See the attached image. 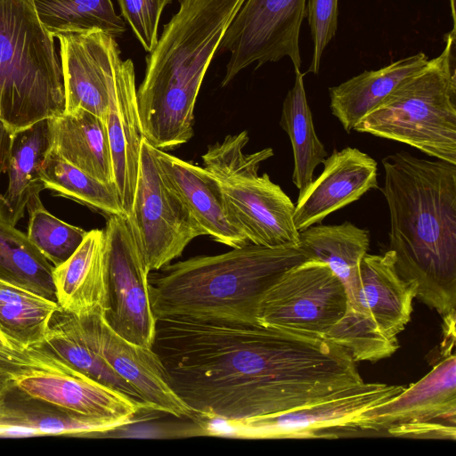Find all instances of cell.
Returning <instances> with one entry per match:
<instances>
[{
    "mask_svg": "<svg viewBox=\"0 0 456 456\" xmlns=\"http://www.w3.org/2000/svg\"><path fill=\"white\" fill-rule=\"evenodd\" d=\"M342 281L320 261L307 259L285 273L265 294L261 325L324 338L346 311Z\"/></svg>",
    "mask_w": 456,
    "mask_h": 456,
    "instance_id": "cell-11",
    "label": "cell"
},
{
    "mask_svg": "<svg viewBox=\"0 0 456 456\" xmlns=\"http://www.w3.org/2000/svg\"><path fill=\"white\" fill-rule=\"evenodd\" d=\"M53 265L28 236L0 218V280L56 301Z\"/></svg>",
    "mask_w": 456,
    "mask_h": 456,
    "instance_id": "cell-29",
    "label": "cell"
},
{
    "mask_svg": "<svg viewBox=\"0 0 456 456\" xmlns=\"http://www.w3.org/2000/svg\"><path fill=\"white\" fill-rule=\"evenodd\" d=\"M338 0H307L306 16L313 39V57L308 72L317 74L323 51L336 35Z\"/></svg>",
    "mask_w": 456,
    "mask_h": 456,
    "instance_id": "cell-35",
    "label": "cell"
},
{
    "mask_svg": "<svg viewBox=\"0 0 456 456\" xmlns=\"http://www.w3.org/2000/svg\"><path fill=\"white\" fill-rule=\"evenodd\" d=\"M306 17V0H245L217 48L230 53L221 86H227L239 72L256 62L289 57L300 69L299 33Z\"/></svg>",
    "mask_w": 456,
    "mask_h": 456,
    "instance_id": "cell-12",
    "label": "cell"
},
{
    "mask_svg": "<svg viewBox=\"0 0 456 456\" xmlns=\"http://www.w3.org/2000/svg\"><path fill=\"white\" fill-rule=\"evenodd\" d=\"M37 18L53 37L101 30L114 37L126 30L110 0H32Z\"/></svg>",
    "mask_w": 456,
    "mask_h": 456,
    "instance_id": "cell-30",
    "label": "cell"
},
{
    "mask_svg": "<svg viewBox=\"0 0 456 456\" xmlns=\"http://www.w3.org/2000/svg\"><path fill=\"white\" fill-rule=\"evenodd\" d=\"M456 165L455 27L442 53L403 81L354 127Z\"/></svg>",
    "mask_w": 456,
    "mask_h": 456,
    "instance_id": "cell-6",
    "label": "cell"
},
{
    "mask_svg": "<svg viewBox=\"0 0 456 456\" xmlns=\"http://www.w3.org/2000/svg\"><path fill=\"white\" fill-rule=\"evenodd\" d=\"M56 301L78 318L104 315L109 306V260L104 230L87 232L76 251L53 271Z\"/></svg>",
    "mask_w": 456,
    "mask_h": 456,
    "instance_id": "cell-19",
    "label": "cell"
},
{
    "mask_svg": "<svg viewBox=\"0 0 456 456\" xmlns=\"http://www.w3.org/2000/svg\"><path fill=\"white\" fill-rule=\"evenodd\" d=\"M64 108L53 37L32 0H0V121L14 134Z\"/></svg>",
    "mask_w": 456,
    "mask_h": 456,
    "instance_id": "cell-5",
    "label": "cell"
},
{
    "mask_svg": "<svg viewBox=\"0 0 456 456\" xmlns=\"http://www.w3.org/2000/svg\"><path fill=\"white\" fill-rule=\"evenodd\" d=\"M13 134L0 121V175L8 170Z\"/></svg>",
    "mask_w": 456,
    "mask_h": 456,
    "instance_id": "cell-36",
    "label": "cell"
},
{
    "mask_svg": "<svg viewBox=\"0 0 456 456\" xmlns=\"http://www.w3.org/2000/svg\"><path fill=\"white\" fill-rule=\"evenodd\" d=\"M424 53L403 58L377 70L362 73L329 89L330 110L346 133L375 110L403 81L428 62Z\"/></svg>",
    "mask_w": 456,
    "mask_h": 456,
    "instance_id": "cell-24",
    "label": "cell"
},
{
    "mask_svg": "<svg viewBox=\"0 0 456 456\" xmlns=\"http://www.w3.org/2000/svg\"><path fill=\"white\" fill-rule=\"evenodd\" d=\"M293 87L288 92L282 105L280 125L288 134L293 151L292 182L302 195L313 182L314 171L328 156L318 138L309 108L303 77L295 69Z\"/></svg>",
    "mask_w": 456,
    "mask_h": 456,
    "instance_id": "cell-27",
    "label": "cell"
},
{
    "mask_svg": "<svg viewBox=\"0 0 456 456\" xmlns=\"http://www.w3.org/2000/svg\"><path fill=\"white\" fill-rule=\"evenodd\" d=\"M247 131L227 135L208 147L204 167L215 178L227 215L251 244L265 247L297 246L299 232L293 213L295 204L265 173L261 162L273 155L272 148L245 153Z\"/></svg>",
    "mask_w": 456,
    "mask_h": 456,
    "instance_id": "cell-7",
    "label": "cell"
},
{
    "mask_svg": "<svg viewBox=\"0 0 456 456\" xmlns=\"http://www.w3.org/2000/svg\"><path fill=\"white\" fill-rule=\"evenodd\" d=\"M451 3V8H452V15L453 20V25H455V6H454V0H450Z\"/></svg>",
    "mask_w": 456,
    "mask_h": 456,
    "instance_id": "cell-37",
    "label": "cell"
},
{
    "mask_svg": "<svg viewBox=\"0 0 456 456\" xmlns=\"http://www.w3.org/2000/svg\"><path fill=\"white\" fill-rule=\"evenodd\" d=\"M35 370L78 371L45 346L27 348L0 332V386Z\"/></svg>",
    "mask_w": 456,
    "mask_h": 456,
    "instance_id": "cell-33",
    "label": "cell"
},
{
    "mask_svg": "<svg viewBox=\"0 0 456 456\" xmlns=\"http://www.w3.org/2000/svg\"><path fill=\"white\" fill-rule=\"evenodd\" d=\"M28 212L27 236L53 267L65 262L88 232L53 216L42 203Z\"/></svg>",
    "mask_w": 456,
    "mask_h": 456,
    "instance_id": "cell-32",
    "label": "cell"
},
{
    "mask_svg": "<svg viewBox=\"0 0 456 456\" xmlns=\"http://www.w3.org/2000/svg\"><path fill=\"white\" fill-rule=\"evenodd\" d=\"M305 260L298 246L248 244L169 264L149 274L151 308L157 320L256 324L265 294Z\"/></svg>",
    "mask_w": 456,
    "mask_h": 456,
    "instance_id": "cell-4",
    "label": "cell"
},
{
    "mask_svg": "<svg viewBox=\"0 0 456 456\" xmlns=\"http://www.w3.org/2000/svg\"><path fill=\"white\" fill-rule=\"evenodd\" d=\"M79 319L97 353L135 389L152 411L193 419L191 409L171 387L165 367L152 348L132 343L118 335L104 315Z\"/></svg>",
    "mask_w": 456,
    "mask_h": 456,
    "instance_id": "cell-15",
    "label": "cell"
},
{
    "mask_svg": "<svg viewBox=\"0 0 456 456\" xmlns=\"http://www.w3.org/2000/svg\"><path fill=\"white\" fill-rule=\"evenodd\" d=\"M40 176L45 189L78 201L108 216H126L113 184L92 177L51 150L45 156Z\"/></svg>",
    "mask_w": 456,
    "mask_h": 456,
    "instance_id": "cell-31",
    "label": "cell"
},
{
    "mask_svg": "<svg viewBox=\"0 0 456 456\" xmlns=\"http://www.w3.org/2000/svg\"><path fill=\"white\" fill-rule=\"evenodd\" d=\"M298 239L306 258L326 264L342 281L347 297L357 284L359 265L369 249V231L350 222L314 224L300 231Z\"/></svg>",
    "mask_w": 456,
    "mask_h": 456,
    "instance_id": "cell-25",
    "label": "cell"
},
{
    "mask_svg": "<svg viewBox=\"0 0 456 456\" xmlns=\"http://www.w3.org/2000/svg\"><path fill=\"white\" fill-rule=\"evenodd\" d=\"M322 164V174L295 204L293 220L298 232L378 188L376 160L357 148L333 150Z\"/></svg>",
    "mask_w": 456,
    "mask_h": 456,
    "instance_id": "cell-17",
    "label": "cell"
},
{
    "mask_svg": "<svg viewBox=\"0 0 456 456\" xmlns=\"http://www.w3.org/2000/svg\"><path fill=\"white\" fill-rule=\"evenodd\" d=\"M12 387L71 413L101 420L137 421L145 403L79 371L35 370L17 378Z\"/></svg>",
    "mask_w": 456,
    "mask_h": 456,
    "instance_id": "cell-16",
    "label": "cell"
},
{
    "mask_svg": "<svg viewBox=\"0 0 456 456\" xmlns=\"http://www.w3.org/2000/svg\"><path fill=\"white\" fill-rule=\"evenodd\" d=\"M245 0H179L146 57L136 89L144 139L161 151L193 136L194 108L205 74Z\"/></svg>",
    "mask_w": 456,
    "mask_h": 456,
    "instance_id": "cell-3",
    "label": "cell"
},
{
    "mask_svg": "<svg viewBox=\"0 0 456 456\" xmlns=\"http://www.w3.org/2000/svg\"><path fill=\"white\" fill-rule=\"evenodd\" d=\"M389 249L416 297L444 318L456 306V165L407 151L382 159Z\"/></svg>",
    "mask_w": 456,
    "mask_h": 456,
    "instance_id": "cell-2",
    "label": "cell"
},
{
    "mask_svg": "<svg viewBox=\"0 0 456 456\" xmlns=\"http://www.w3.org/2000/svg\"><path fill=\"white\" fill-rule=\"evenodd\" d=\"M125 20L146 52L158 42V28L163 9L171 0H118Z\"/></svg>",
    "mask_w": 456,
    "mask_h": 456,
    "instance_id": "cell-34",
    "label": "cell"
},
{
    "mask_svg": "<svg viewBox=\"0 0 456 456\" xmlns=\"http://www.w3.org/2000/svg\"><path fill=\"white\" fill-rule=\"evenodd\" d=\"M455 341L444 344L443 356L419 381L390 400L363 411L360 432L393 436L451 439L456 437Z\"/></svg>",
    "mask_w": 456,
    "mask_h": 456,
    "instance_id": "cell-10",
    "label": "cell"
},
{
    "mask_svg": "<svg viewBox=\"0 0 456 456\" xmlns=\"http://www.w3.org/2000/svg\"><path fill=\"white\" fill-rule=\"evenodd\" d=\"M57 301L0 280V332L24 347L44 345Z\"/></svg>",
    "mask_w": 456,
    "mask_h": 456,
    "instance_id": "cell-28",
    "label": "cell"
},
{
    "mask_svg": "<svg viewBox=\"0 0 456 456\" xmlns=\"http://www.w3.org/2000/svg\"><path fill=\"white\" fill-rule=\"evenodd\" d=\"M114 185L126 216L132 211L137 183L141 144L144 138L138 113L133 61L119 75L105 118Z\"/></svg>",
    "mask_w": 456,
    "mask_h": 456,
    "instance_id": "cell-20",
    "label": "cell"
},
{
    "mask_svg": "<svg viewBox=\"0 0 456 456\" xmlns=\"http://www.w3.org/2000/svg\"><path fill=\"white\" fill-rule=\"evenodd\" d=\"M50 150L92 177L114 185L104 120L78 109L47 119ZM115 186V185H114Z\"/></svg>",
    "mask_w": 456,
    "mask_h": 456,
    "instance_id": "cell-22",
    "label": "cell"
},
{
    "mask_svg": "<svg viewBox=\"0 0 456 456\" xmlns=\"http://www.w3.org/2000/svg\"><path fill=\"white\" fill-rule=\"evenodd\" d=\"M415 287L395 269V253L365 254L346 311L324 339L346 349L355 362H376L398 348L397 335L411 320Z\"/></svg>",
    "mask_w": 456,
    "mask_h": 456,
    "instance_id": "cell-8",
    "label": "cell"
},
{
    "mask_svg": "<svg viewBox=\"0 0 456 456\" xmlns=\"http://www.w3.org/2000/svg\"><path fill=\"white\" fill-rule=\"evenodd\" d=\"M152 349L193 419L279 414L364 382L338 344L259 323L158 319Z\"/></svg>",
    "mask_w": 456,
    "mask_h": 456,
    "instance_id": "cell-1",
    "label": "cell"
},
{
    "mask_svg": "<svg viewBox=\"0 0 456 456\" xmlns=\"http://www.w3.org/2000/svg\"><path fill=\"white\" fill-rule=\"evenodd\" d=\"M47 119L15 133L12 137L7 170L9 184L0 195V218L13 226L24 216L26 208L41 202L39 193L45 189L41 167L51 148Z\"/></svg>",
    "mask_w": 456,
    "mask_h": 456,
    "instance_id": "cell-23",
    "label": "cell"
},
{
    "mask_svg": "<svg viewBox=\"0 0 456 456\" xmlns=\"http://www.w3.org/2000/svg\"><path fill=\"white\" fill-rule=\"evenodd\" d=\"M405 387L362 383L318 403L279 414L245 419H200V434L246 439L337 438L360 432L359 416Z\"/></svg>",
    "mask_w": 456,
    "mask_h": 456,
    "instance_id": "cell-9",
    "label": "cell"
},
{
    "mask_svg": "<svg viewBox=\"0 0 456 456\" xmlns=\"http://www.w3.org/2000/svg\"><path fill=\"white\" fill-rule=\"evenodd\" d=\"M127 218L150 272L171 264L192 240L205 235L188 208L165 184L152 145L144 138L132 211Z\"/></svg>",
    "mask_w": 456,
    "mask_h": 456,
    "instance_id": "cell-13",
    "label": "cell"
},
{
    "mask_svg": "<svg viewBox=\"0 0 456 456\" xmlns=\"http://www.w3.org/2000/svg\"><path fill=\"white\" fill-rule=\"evenodd\" d=\"M127 425L126 421L77 415L35 399L10 384L0 386V437L86 436Z\"/></svg>",
    "mask_w": 456,
    "mask_h": 456,
    "instance_id": "cell-21",
    "label": "cell"
},
{
    "mask_svg": "<svg viewBox=\"0 0 456 456\" xmlns=\"http://www.w3.org/2000/svg\"><path fill=\"white\" fill-rule=\"evenodd\" d=\"M44 346L86 376L142 402L135 389L97 353L79 318L60 309L52 319Z\"/></svg>",
    "mask_w": 456,
    "mask_h": 456,
    "instance_id": "cell-26",
    "label": "cell"
},
{
    "mask_svg": "<svg viewBox=\"0 0 456 456\" xmlns=\"http://www.w3.org/2000/svg\"><path fill=\"white\" fill-rule=\"evenodd\" d=\"M109 260V306L105 319L126 340L152 348L157 319L150 293V270L126 216H109L103 229Z\"/></svg>",
    "mask_w": 456,
    "mask_h": 456,
    "instance_id": "cell-14",
    "label": "cell"
},
{
    "mask_svg": "<svg viewBox=\"0 0 456 456\" xmlns=\"http://www.w3.org/2000/svg\"><path fill=\"white\" fill-rule=\"evenodd\" d=\"M152 149L165 184L188 208L205 235L231 248L251 244L231 222L218 185L204 167Z\"/></svg>",
    "mask_w": 456,
    "mask_h": 456,
    "instance_id": "cell-18",
    "label": "cell"
}]
</instances>
